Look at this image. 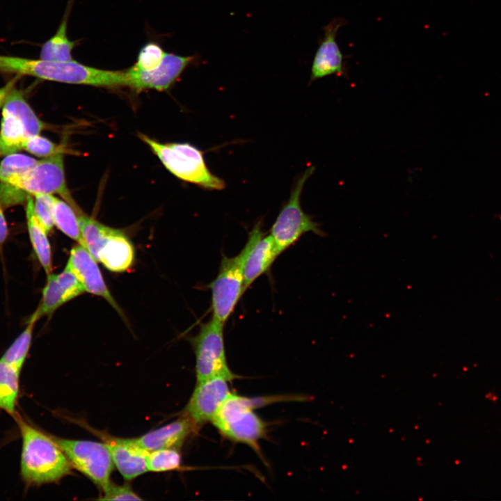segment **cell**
Segmentation results:
<instances>
[{"label": "cell", "mask_w": 501, "mask_h": 501, "mask_svg": "<svg viewBox=\"0 0 501 501\" xmlns=\"http://www.w3.org/2000/svg\"><path fill=\"white\" fill-rule=\"evenodd\" d=\"M134 259V250L131 241L122 232L113 228L103 243L97 261L111 271L121 273L131 267Z\"/></svg>", "instance_id": "obj_17"}, {"label": "cell", "mask_w": 501, "mask_h": 501, "mask_svg": "<svg viewBox=\"0 0 501 501\" xmlns=\"http://www.w3.org/2000/svg\"><path fill=\"white\" fill-rule=\"evenodd\" d=\"M197 427L191 419L184 415L134 439L140 446L148 452L177 448Z\"/></svg>", "instance_id": "obj_16"}, {"label": "cell", "mask_w": 501, "mask_h": 501, "mask_svg": "<svg viewBox=\"0 0 501 501\" xmlns=\"http://www.w3.org/2000/svg\"><path fill=\"white\" fill-rule=\"evenodd\" d=\"M34 158L22 153H13L0 161V182L12 184L26 174L37 163Z\"/></svg>", "instance_id": "obj_25"}, {"label": "cell", "mask_w": 501, "mask_h": 501, "mask_svg": "<svg viewBox=\"0 0 501 501\" xmlns=\"http://www.w3.org/2000/svg\"><path fill=\"white\" fill-rule=\"evenodd\" d=\"M45 124L36 116L21 90L15 88L3 105L0 127V155L22 150L26 141L39 134Z\"/></svg>", "instance_id": "obj_5"}, {"label": "cell", "mask_w": 501, "mask_h": 501, "mask_svg": "<svg viewBox=\"0 0 501 501\" xmlns=\"http://www.w3.org/2000/svg\"><path fill=\"white\" fill-rule=\"evenodd\" d=\"M54 196L50 194H35L33 200L35 215L47 232H50L54 225Z\"/></svg>", "instance_id": "obj_29"}, {"label": "cell", "mask_w": 501, "mask_h": 501, "mask_svg": "<svg viewBox=\"0 0 501 501\" xmlns=\"http://www.w3.org/2000/svg\"><path fill=\"white\" fill-rule=\"evenodd\" d=\"M58 283L63 290L67 301L85 292V289L75 275L67 267L56 274Z\"/></svg>", "instance_id": "obj_31"}, {"label": "cell", "mask_w": 501, "mask_h": 501, "mask_svg": "<svg viewBox=\"0 0 501 501\" xmlns=\"http://www.w3.org/2000/svg\"><path fill=\"white\" fill-rule=\"evenodd\" d=\"M2 205L0 203V245H1L7 238L8 228L6 221L3 212Z\"/></svg>", "instance_id": "obj_35"}, {"label": "cell", "mask_w": 501, "mask_h": 501, "mask_svg": "<svg viewBox=\"0 0 501 501\" xmlns=\"http://www.w3.org/2000/svg\"><path fill=\"white\" fill-rule=\"evenodd\" d=\"M0 72L70 84H84L88 77L87 66L74 60L52 61L3 55H0Z\"/></svg>", "instance_id": "obj_9"}, {"label": "cell", "mask_w": 501, "mask_h": 501, "mask_svg": "<svg viewBox=\"0 0 501 501\" xmlns=\"http://www.w3.org/2000/svg\"><path fill=\"white\" fill-rule=\"evenodd\" d=\"M11 184L31 196L40 193L58 194L74 211L79 209L66 186L63 154L38 161L26 174Z\"/></svg>", "instance_id": "obj_10"}, {"label": "cell", "mask_w": 501, "mask_h": 501, "mask_svg": "<svg viewBox=\"0 0 501 501\" xmlns=\"http://www.w3.org/2000/svg\"><path fill=\"white\" fill-rule=\"evenodd\" d=\"M181 455L176 448L161 449L148 452V471L162 472L175 470L181 467Z\"/></svg>", "instance_id": "obj_27"}, {"label": "cell", "mask_w": 501, "mask_h": 501, "mask_svg": "<svg viewBox=\"0 0 501 501\" xmlns=\"http://www.w3.org/2000/svg\"><path fill=\"white\" fill-rule=\"evenodd\" d=\"M160 159L166 168L179 179L208 190H222L225 182L207 168L202 152L186 143H159L139 135Z\"/></svg>", "instance_id": "obj_4"}, {"label": "cell", "mask_w": 501, "mask_h": 501, "mask_svg": "<svg viewBox=\"0 0 501 501\" xmlns=\"http://www.w3.org/2000/svg\"><path fill=\"white\" fill-rule=\"evenodd\" d=\"M53 202L54 225L65 235L85 247L78 217L74 209L66 201L55 196L53 197Z\"/></svg>", "instance_id": "obj_22"}, {"label": "cell", "mask_w": 501, "mask_h": 501, "mask_svg": "<svg viewBox=\"0 0 501 501\" xmlns=\"http://www.w3.org/2000/svg\"><path fill=\"white\" fill-rule=\"evenodd\" d=\"M223 328L224 324L211 318L200 324L197 335L190 338L196 358L197 382L215 376L230 381L236 378L228 365Z\"/></svg>", "instance_id": "obj_7"}, {"label": "cell", "mask_w": 501, "mask_h": 501, "mask_svg": "<svg viewBox=\"0 0 501 501\" xmlns=\"http://www.w3.org/2000/svg\"><path fill=\"white\" fill-rule=\"evenodd\" d=\"M51 436L64 452L72 467L102 489L111 482L114 463L104 442Z\"/></svg>", "instance_id": "obj_8"}, {"label": "cell", "mask_w": 501, "mask_h": 501, "mask_svg": "<svg viewBox=\"0 0 501 501\" xmlns=\"http://www.w3.org/2000/svg\"><path fill=\"white\" fill-rule=\"evenodd\" d=\"M196 61V56H184L166 52L161 63L152 70H141L132 67L125 71L127 86L136 90H166L180 77L187 66Z\"/></svg>", "instance_id": "obj_12"}, {"label": "cell", "mask_w": 501, "mask_h": 501, "mask_svg": "<svg viewBox=\"0 0 501 501\" xmlns=\"http://www.w3.org/2000/svg\"><path fill=\"white\" fill-rule=\"evenodd\" d=\"M264 234L262 222L255 224L240 253L234 257L222 255L216 277L207 286L211 291L212 318L225 324L244 294V266L255 243Z\"/></svg>", "instance_id": "obj_3"}, {"label": "cell", "mask_w": 501, "mask_h": 501, "mask_svg": "<svg viewBox=\"0 0 501 501\" xmlns=\"http://www.w3.org/2000/svg\"><path fill=\"white\" fill-rule=\"evenodd\" d=\"M23 149L31 154L45 158L67 152L63 145H57L39 134L29 137L26 141Z\"/></svg>", "instance_id": "obj_28"}, {"label": "cell", "mask_w": 501, "mask_h": 501, "mask_svg": "<svg viewBox=\"0 0 501 501\" xmlns=\"http://www.w3.org/2000/svg\"><path fill=\"white\" fill-rule=\"evenodd\" d=\"M20 372L0 360V408L15 413Z\"/></svg>", "instance_id": "obj_23"}, {"label": "cell", "mask_w": 501, "mask_h": 501, "mask_svg": "<svg viewBox=\"0 0 501 501\" xmlns=\"http://www.w3.org/2000/svg\"><path fill=\"white\" fill-rule=\"evenodd\" d=\"M26 216L30 240L36 257L48 275L51 273V251L47 232L37 219L33 210V198L29 196L26 205Z\"/></svg>", "instance_id": "obj_20"}, {"label": "cell", "mask_w": 501, "mask_h": 501, "mask_svg": "<svg viewBox=\"0 0 501 501\" xmlns=\"http://www.w3.org/2000/svg\"><path fill=\"white\" fill-rule=\"evenodd\" d=\"M278 399L276 397L252 399L231 392L212 422L223 436L244 443L260 454L259 440L265 436L267 425L254 409Z\"/></svg>", "instance_id": "obj_2"}, {"label": "cell", "mask_w": 501, "mask_h": 501, "mask_svg": "<svg viewBox=\"0 0 501 501\" xmlns=\"http://www.w3.org/2000/svg\"><path fill=\"white\" fill-rule=\"evenodd\" d=\"M313 166L307 168L297 180L288 201L283 205L270 230L276 246L281 254L307 232L324 237L325 233L301 205V196L306 180L312 175Z\"/></svg>", "instance_id": "obj_6"}, {"label": "cell", "mask_w": 501, "mask_h": 501, "mask_svg": "<svg viewBox=\"0 0 501 501\" xmlns=\"http://www.w3.org/2000/svg\"><path fill=\"white\" fill-rule=\"evenodd\" d=\"M19 77V76L17 75L0 88V108L3 105L8 93L15 88Z\"/></svg>", "instance_id": "obj_34"}, {"label": "cell", "mask_w": 501, "mask_h": 501, "mask_svg": "<svg viewBox=\"0 0 501 501\" xmlns=\"http://www.w3.org/2000/svg\"><path fill=\"white\" fill-rule=\"evenodd\" d=\"M17 418L22 438L21 474L24 480L40 485L56 482L69 475L72 466L52 437Z\"/></svg>", "instance_id": "obj_1"}, {"label": "cell", "mask_w": 501, "mask_h": 501, "mask_svg": "<svg viewBox=\"0 0 501 501\" xmlns=\"http://www.w3.org/2000/svg\"><path fill=\"white\" fill-rule=\"evenodd\" d=\"M37 321L35 316L32 315L25 329L15 339L0 359L19 372H21L29 353L32 340L33 331Z\"/></svg>", "instance_id": "obj_24"}, {"label": "cell", "mask_w": 501, "mask_h": 501, "mask_svg": "<svg viewBox=\"0 0 501 501\" xmlns=\"http://www.w3.org/2000/svg\"><path fill=\"white\" fill-rule=\"evenodd\" d=\"M102 438L114 466L125 479H135L148 472L147 456L149 452L140 446L134 438H118L106 436Z\"/></svg>", "instance_id": "obj_15"}, {"label": "cell", "mask_w": 501, "mask_h": 501, "mask_svg": "<svg viewBox=\"0 0 501 501\" xmlns=\"http://www.w3.org/2000/svg\"><path fill=\"white\" fill-rule=\"evenodd\" d=\"M67 302L63 289L58 283L56 274L49 273L42 291V301L33 314L38 320L44 315H51L57 308Z\"/></svg>", "instance_id": "obj_26"}, {"label": "cell", "mask_w": 501, "mask_h": 501, "mask_svg": "<svg viewBox=\"0 0 501 501\" xmlns=\"http://www.w3.org/2000/svg\"><path fill=\"white\" fill-rule=\"evenodd\" d=\"M99 500H143L129 485H119L110 482L102 489Z\"/></svg>", "instance_id": "obj_32"}, {"label": "cell", "mask_w": 501, "mask_h": 501, "mask_svg": "<svg viewBox=\"0 0 501 501\" xmlns=\"http://www.w3.org/2000/svg\"><path fill=\"white\" fill-rule=\"evenodd\" d=\"M29 196L13 184L0 182V203L4 207L26 202Z\"/></svg>", "instance_id": "obj_33"}, {"label": "cell", "mask_w": 501, "mask_h": 501, "mask_svg": "<svg viewBox=\"0 0 501 501\" xmlns=\"http://www.w3.org/2000/svg\"><path fill=\"white\" fill-rule=\"evenodd\" d=\"M230 380L215 376L197 382L184 415L198 427L212 422L224 400L231 393Z\"/></svg>", "instance_id": "obj_11"}, {"label": "cell", "mask_w": 501, "mask_h": 501, "mask_svg": "<svg viewBox=\"0 0 501 501\" xmlns=\"http://www.w3.org/2000/svg\"><path fill=\"white\" fill-rule=\"evenodd\" d=\"M346 24L345 19L335 17L323 27L324 37L313 58L310 83L331 74L347 77L344 57L336 42L338 30Z\"/></svg>", "instance_id": "obj_13"}, {"label": "cell", "mask_w": 501, "mask_h": 501, "mask_svg": "<svg viewBox=\"0 0 501 501\" xmlns=\"http://www.w3.org/2000/svg\"><path fill=\"white\" fill-rule=\"evenodd\" d=\"M65 267L75 275L86 292L104 298L122 315L103 279L97 261L85 247L78 244L71 249Z\"/></svg>", "instance_id": "obj_14"}, {"label": "cell", "mask_w": 501, "mask_h": 501, "mask_svg": "<svg viewBox=\"0 0 501 501\" xmlns=\"http://www.w3.org/2000/svg\"><path fill=\"white\" fill-rule=\"evenodd\" d=\"M165 51L156 42L146 43L140 49L134 68L141 70H150L157 67L161 62Z\"/></svg>", "instance_id": "obj_30"}, {"label": "cell", "mask_w": 501, "mask_h": 501, "mask_svg": "<svg viewBox=\"0 0 501 501\" xmlns=\"http://www.w3.org/2000/svg\"><path fill=\"white\" fill-rule=\"evenodd\" d=\"M74 0H69L65 14L55 34L42 44L40 52L41 59L52 61H72V51L78 41H72L67 37V24Z\"/></svg>", "instance_id": "obj_19"}, {"label": "cell", "mask_w": 501, "mask_h": 501, "mask_svg": "<svg viewBox=\"0 0 501 501\" xmlns=\"http://www.w3.org/2000/svg\"><path fill=\"white\" fill-rule=\"evenodd\" d=\"M77 215L85 247L97 261L103 243L113 228L86 216L81 210L77 212Z\"/></svg>", "instance_id": "obj_21"}, {"label": "cell", "mask_w": 501, "mask_h": 501, "mask_svg": "<svg viewBox=\"0 0 501 501\" xmlns=\"http://www.w3.org/2000/svg\"><path fill=\"white\" fill-rule=\"evenodd\" d=\"M280 255L272 237L263 235L252 246L244 266V290L267 273Z\"/></svg>", "instance_id": "obj_18"}]
</instances>
